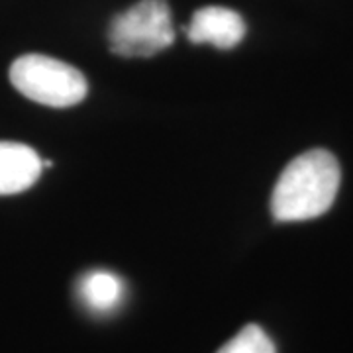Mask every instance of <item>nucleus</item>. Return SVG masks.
<instances>
[{
	"label": "nucleus",
	"mask_w": 353,
	"mask_h": 353,
	"mask_svg": "<svg viewBox=\"0 0 353 353\" xmlns=\"http://www.w3.org/2000/svg\"><path fill=\"white\" fill-rule=\"evenodd\" d=\"M43 159L18 141H0V196L18 194L38 183Z\"/></svg>",
	"instance_id": "39448f33"
},
{
	"label": "nucleus",
	"mask_w": 353,
	"mask_h": 353,
	"mask_svg": "<svg viewBox=\"0 0 353 353\" xmlns=\"http://www.w3.org/2000/svg\"><path fill=\"white\" fill-rule=\"evenodd\" d=\"M340 183V163L326 150H310L294 157L273 189V218L277 222H303L326 214L338 196Z\"/></svg>",
	"instance_id": "f257e3e1"
},
{
	"label": "nucleus",
	"mask_w": 353,
	"mask_h": 353,
	"mask_svg": "<svg viewBox=\"0 0 353 353\" xmlns=\"http://www.w3.org/2000/svg\"><path fill=\"white\" fill-rule=\"evenodd\" d=\"M79 296L94 314H108L124 299V283L110 271H90L79 281Z\"/></svg>",
	"instance_id": "423d86ee"
},
{
	"label": "nucleus",
	"mask_w": 353,
	"mask_h": 353,
	"mask_svg": "<svg viewBox=\"0 0 353 353\" xmlns=\"http://www.w3.org/2000/svg\"><path fill=\"white\" fill-rule=\"evenodd\" d=\"M12 87L26 99L51 108L75 106L87 97V79L73 65L55 57L28 53L10 67Z\"/></svg>",
	"instance_id": "f03ea898"
},
{
	"label": "nucleus",
	"mask_w": 353,
	"mask_h": 353,
	"mask_svg": "<svg viewBox=\"0 0 353 353\" xmlns=\"http://www.w3.org/2000/svg\"><path fill=\"white\" fill-rule=\"evenodd\" d=\"M187 36L192 43H210L218 50H232L245 36V22L230 8L204 6L192 14Z\"/></svg>",
	"instance_id": "20e7f679"
},
{
	"label": "nucleus",
	"mask_w": 353,
	"mask_h": 353,
	"mask_svg": "<svg viewBox=\"0 0 353 353\" xmlns=\"http://www.w3.org/2000/svg\"><path fill=\"white\" fill-rule=\"evenodd\" d=\"M218 353H277V347L261 326L248 324L226 345H222Z\"/></svg>",
	"instance_id": "0eeeda50"
},
{
	"label": "nucleus",
	"mask_w": 353,
	"mask_h": 353,
	"mask_svg": "<svg viewBox=\"0 0 353 353\" xmlns=\"http://www.w3.org/2000/svg\"><path fill=\"white\" fill-rule=\"evenodd\" d=\"M175 41L171 10L165 0H139L118 14L108 28V43L122 57H152Z\"/></svg>",
	"instance_id": "7ed1b4c3"
}]
</instances>
